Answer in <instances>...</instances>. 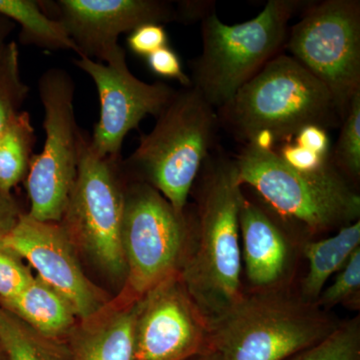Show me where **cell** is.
Wrapping results in <instances>:
<instances>
[{"mask_svg": "<svg viewBox=\"0 0 360 360\" xmlns=\"http://www.w3.org/2000/svg\"><path fill=\"white\" fill-rule=\"evenodd\" d=\"M193 248L179 276L210 323L243 296L239 208L243 187L234 158L210 153L201 167Z\"/></svg>", "mask_w": 360, "mask_h": 360, "instance_id": "cell-1", "label": "cell"}, {"mask_svg": "<svg viewBox=\"0 0 360 360\" xmlns=\"http://www.w3.org/2000/svg\"><path fill=\"white\" fill-rule=\"evenodd\" d=\"M208 324L203 354L212 360H286L340 323L314 303L277 290L243 293Z\"/></svg>", "mask_w": 360, "mask_h": 360, "instance_id": "cell-2", "label": "cell"}, {"mask_svg": "<svg viewBox=\"0 0 360 360\" xmlns=\"http://www.w3.org/2000/svg\"><path fill=\"white\" fill-rule=\"evenodd\" d=\"M217 115L245 143L267 131L283 144L307 125L326 129L342 122L328 89L288 54L269 61Z\"/></svg>", "mask_w": 360, "mask_h": 360, "instance_id": "cell-3", "label": "cell"}, {"mask_svg": "<svg viewBox=\"0 0 360 360\" xmlns=\"http://www.w3.org/2000/svg\"><path fill=\"white\" fill-rule=\"evenodd\" d=\"M219 124V115L194 87L175 92L153 129L141 142L123 168L142 180L172 205L186 212L187 198L203 163L212 153Z\"/></svg>", "mask_w": 360, "mask_h": 360, "instance_id": "cell-4", "label": "cell"}, {"mask_svg": "<svg viewBox=\"0 0 360 360\" xmlns=\"http://www.w3.org/2000/svg\"><path fill=\"white\" fill-rule=\"evenodd\" d=\"M234 162L241 186L251 187L281 219L310 233L340 229L359 220V194L331 161L319 172H298L274 149L246 143Z\"/></svg>", "mask_w": 360, "mask_h": 360, "instance_id": "cell-5", "label": "cell"}, {"mask_svg": "<svg viewBox=\"0 0 360 360\" xmlns=\"http://www.w3.org/2000/svg\"><path fill=\"white\" fill-rule=\"evenodd\" d=\"M304 2L269 0L257 18L227 25L213 11L201 25L202 51L191 61V84L212 108H220L283 46L288 22Z\"/></svg>", "mask_w": 360, "mask_h": 360, "instance_id": "cell-6", "label": "cell"}, {"mask_svg": "<svg viewBox=\"0 0 360 360\" xmlns=\"http://www.w3.org/2000/svg\"><path fill=\"white\" fill-rule=\"evenodd\" d=\"M122 158H101L82 134L77 179L61 224L73 245L115 276L127 274L122 245L124 186Z\"/></svg>", "mask_w": 360, "mask_h": 360, "instance_id": "cell-7", "label": "cell"}, {"mask_svg": "<svg viewBox=\"0 0 360 360\" xmlns=\"http://www.w3.org/2000/svg\"><path fill=\"white\" fill-rule=\"evenodd\" d=\"M191 226L155 187L137 181L124 186L122 245L130 300H139L179 274Z\"/></svg>", "mask_w": 360, "mask_h": 360, "instance_id": "cell-8", "label": "cell"}, {"mask_svg": "<svg viewBox=\"0 0 360 360\" xmlns=\"http://www.w3.org/2000/svg\"><path fill=\"white\" fill-rule=\"evenodd\" d=\"M39 89L44 108L45 142L41 153L33 155L26 175L28 214L40 221L59 224L80 158L82 132L75 118V84L68 71L49 68L40 77Z\"/></svg>", "mask_w": 360, "mask_h": 360, "instance_id": "cell-9", "label": "cell"}, {"mask_svg": "<svg viewBox=\"0 0 360 360\" xmlns=\"http://www.w3.org/2000/svg\"><path fill=\"white\" fill-rule=\"evenodd\" d=\"M292 58L328 89L342 122L360 91V2L311 4L291 30Z\"/></svg>", "mask_w": 360, "mask_h": 360, "instance_id": "cell-10", "label": "cell"}, {"mask_svg": "<svg viewBox=\"0 0 360 360\" xmlns=\"http://www.w3.org/2000/svg\"><path fill=\"white\" fill-rule=\"evenodd\" d=\"M75 65L91 77L101 99V118L89 137L92 150L101 158H122L125 136L148 115L158 117L176 90L163 82L146 84L135 77L122 46L105 63L79 56Z\"/></svg>", "mask_w": 360, "mask_h": 360, "instance_id": "cell-11", "label": "cell"}, {"mask_svg": "<svg viewBox=\"0 0 360 360\" xmlns=\"http://www.w3.org/2000/svg\"><path fill=\"white\" fill-rule=\"evenodd\" d=\"M210 324L179 274L139 300L134 360H191L205 354Z\"/></svg>", "mask_w": 360, "mask_h": 360, "instance_id": "cell-12", "label": "cell"}, {"mask_svg": "<svg viewBox=\"0 0 360 360\" xmlns=\"http://www.w3.org/2000/svg\"><path fill=\"white\" fill-rule=\"evenodd\" d=\"M1 241L28 262L42 281L63 296L82 321L105 309L103 293L82 271L63 224L40 221L22 213Z\"/></svg>", "mask_w": 360, "mask_h": 360, "instance_id": "cell-13", "label": "cell"}, {"mask_svg": "<svg viewBox=\"0 0 360 360\" xmlns=\"http://www.w3.org/2000/svg\"><path fill=\"white\" fill-rule=\"evenodd\" d=\"M54 6L78 56L105 63L120 46L118 37L148 23L176 20L175 8L161 0H59Z\"/></svg>", "mask_w": 360, "mask_h": 360, "instance_id": "cell-14", "label": "cell"}, {"mask_svg": "<svg viewBox=\"0 0 360 360\" xmlns=\"http://www.w3.org/2000/svg\"><path fill=\"white\" fill-rule=\"evenodd\" d=\"M276 220L269 208L243 193L239 208L241 258L253 291L279 290L290 270V240Z\"/></svg>", "mask_w": 360, "mask_h": 360, "instance_id": "cell-15", "label": "cell"}, {"mask_svg": "<svg viewBox=\"0 0 360 360\" xmlns=\"http://www.w3.org/2000/svg\"><path fill=\"white\" fill-rule=\"evenodd\" d=\"M139 300L104 309L73 329L65 345L68 360H134Z\"/></svg>", "mask_w": 360, "mask_h": 360, "instance_id": "cell-16", "label": "cell"}, {"mask_svg": "<svg viewBox=\"0 0 360 360\" xmlns=\"http://www.w3.org/2000/svg\"><path fill=\"white\" fill-rule=\"evenodd\" d=\"M0 305L49 340L65 342L75 328L77 316L70 302L37 276Z\"/></svg>", "mask_w": 360, "mask_h": 360, "instance_id": "cell-17", "label": "cell"}, {"mask_svg": "<svg viewBox=\"0 0 360 360\" xmlns=\"http://www.w3.org/2000/svg\"><path fill=\"white\" fill-rule=\"evenodd\" d=\"M359 248V220L341 227L331 238L307 241L303 245V255L309 262V271L303 278L300 297L315 303L330 276L340 271Z\"/></svg>", "mask_w": 360, "mask_h": 360, "instance_id": "cell-18", "label": "cell"}, {"mask_svg": "<svg viewBox=\"0 0 360 360\" xmlns=\"http://www.w3.org/2000/svg\"><path fill=\"white\" fill-rule=\"evenodd\" d=\"M0 15L20 25V41L49 51H72L77 45L60 21L52 20L33 0H0Z\"/></svg>", "mask_w": 360, "mask_h": 360, "instance_id": "cell-19", "label": "cell"}, {"mask_svg": "<svg viewBox=\"0 0 360 360\" xmlns=\"http://www.w3.org/2000/svg\"><path fill=\"white\" fill-rule=\"evenodd\" d=\"M35 130L27 111H20L0 134V191H11L25 179L33 158Z\"/></svg>", "mask_w": 360, "mask_h": 360, "instance_id": "cell-20", "label": "cell"}, {"mask_svg": "<svg viewBox=\"0 0 360 360\" xmlns=\"http://www.w3.org/2000/svg\"><path fill=\"white\" fill-rule=\"evenodd\" d=\"M0 345L9 360H68L65 342L40 335L1 305Z\"/></svg>", "mask_w": 360, "mask_h": 360, "instance_id": "cell-21", "label": "cell"}, {"mask_svg": "<svg viewBox=\"0 0 360 360\" xmlns=\"http://www.w3.org/2000/svg\"><path fill=\"white\" fill-rule=\"evenodd\" d=\"M28 92L21 78L18 44L9 41L0 56V134L20 112Z\"/></svg>", "mask_w": 360, "mask_h": 360, "instance_id": "cell-22", "label": "cell"}, {"mask_svg": "<svg viewBox=\"0 0 360 360\" xmlns=\"http://www.w3.org/2000/svg\"><path fill=\"white\" fill-rule=\"evenodd\" d=\"M333 167L345 177H360V91L352 97L335 150L329 155Z\"/></svg>", "mask_w": 360, "mask_h": 360, "instance_id": "cell-23", "label": "cell"}, {"mask_svg": "<svg viewBox=\"0 0 360 360\" xmlns=\"http://www.w3.org/2000/svg\"><path fill=\"white\" fill-rule=\"evenodd\" d=\"M286 360H360L359 316L340 322L328 338Z\"/></svg>", "mask_w": 360, "mask_h": 360, "instance_id": "cell-24", "label": "cell"}, {"mask_svg": "<svg viewBox=\"0 0 360 360\" xmlns=\"http://www.w3.org/2000/svg\"><path fill=\"white\" fill-rule=\"evenodd\" d=\"M360 248L354 251L347 264L338 272L335 281L322 290L314 304L321 309H329L338 304L359 307Z\"/></svg>", "mask_w": 360, "mask_h": 360, "instance_id": "cell-25", "label": "cell"}, {"mask_svg": "<svg viewBox=\"0 0 360 360\" xmlns=\"http://www.w3.org/2000/svg\"><path fill=\"white\" fill-rule=\"evenodd\" d=\"M33 276L22 258L0 240V302L18 295Z\"/></svg>", "mask_w": 360, "mask_h": 360, "instance_id": "cell-26", "label": "cell"}, {"mask_svg": "<svg viewBox=\"0 0 360 360\" xmlns=\"http://www.w3.org/2000/svg\"><path fill=\"white\" fill-rule=\"evenodd\" d=\"M127 41L134 54L148 58L153 52L167 46L168 37L163 25L148 23L135 28L130 32Z\"/></svg>", "mask_w": 360, "mask_h": 360, "instance_id": "cell-27", "label": "cell"}, {"mask_svg": "<svg viewBox=\"0 0 360 360\" xmlns=\"http://www.w3.org/2000/svg\"><path fill=\"white\" fill-rule=\"evenodd\" d=\"M146 60L149 70L158 77L177 80L180 84L184 85V89L193 86L191 77L182 68L179 56L170 47L158 49L148 56Z\"/></svg>", "mask_w": 360, "mask_h": 360, "instance_id": "cell-28", "label": "cell"}, {"mask_svg": "<svg viewBox=\"0 0 360 360\" xmlns=\"http://www.w3.org/2000/svg\"><path fill=\"white\" fill-rule=\"evenodd\" d=\"M277 155L290 167L298 172H315L321 170L330 162V158H324L297 146L292 141L281 144Z\"/></svg>", "mask_w": 360, "mask_h": 360, "instance_id": "cell-29", "label": "cell"}, {"mask_svg": "<svg viewBox=\"0 0 360 360\" xmlns=\"http://www.w3.org/2000/svg\"><path fill=\"white\" fill-rule=\"evenodd\" d=\"M292 141L303 148L314 151L317 155L329 158L330 141L326 129L319 125H307L293 137Z\"/></svg>", "mask_w": 360, "mask_h": 360, "instance_id": "cell-30", "label": "cell"}, {"mask_svg": "<svg viewBox=\"0 0 360 360\" xmlns=\"http://www.w3.org/2000/svg\"><path fill=\"white\" fill-rule=\"evenodd\" d=\"M21 214L13 195L0 191V240L13 231Z\"/></svg>", "mask_w": 360, "mask_h": 360, "instance_id": "cell-31", "label": "cell"}, {"mask_svg": "<svg viewBox=\"0 0 360 360\" xmlns=\"http://www.w3.org/2000/svg\"><path fill=\"white\" fill-rule=\"evenodd\" d=\"M212 2L181 1L175 8L176 20L191 22L193 20H205L212 11Z\"/></svg>", "mask_w": 360, "mask_h": 360, "instance_id": "cell-32", "label": "cell"}, {"mask_svg": "<svg viewBox=\"0 0 360 360\" xmlns=\"http://www.w3.org/2000/svg\"><path fill=\"white\" fill-rule=\"evenodd\" d=\"M14 23L8 18L0 15V56L4 53L7 44H8V35L13 32Z\"/></svg>", "mask_w": 360, "mask_h": 360, "instance_id": "cell-33", "label": "cell"}, {"mask_svg": "<svg viewBox=\"0 0 360 360\" xmlns=\"http://www.w3.org/2000/svg\"><path fill=\"white\" fill-rule=\"evenodd\" d=\"M0 360H9L8 356H7L6 350L4 349L2 345H0Z\"/></svg>", "mask_w": 360, "mask_h": 360, "instance_id": "cell-34", "label": "cell"}, {"mask_svg": "<svg viewBox=\"0 0 360 360\" xmlns=\"http://www.w3.org/2000/svg\"><path fill=\"white\" fill-rule=\"evenodd\" d=\"M191 360H212V359H210V357L208 356V355L201 354V355H198V356L194 357V359H191Z\"/></svg>", "mask_w": 360, "mask_h": 360, "instance_id": "cell-35", "label": "cell"}]
</instances>
